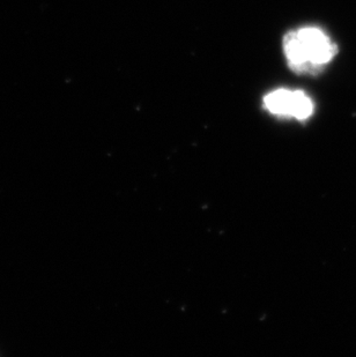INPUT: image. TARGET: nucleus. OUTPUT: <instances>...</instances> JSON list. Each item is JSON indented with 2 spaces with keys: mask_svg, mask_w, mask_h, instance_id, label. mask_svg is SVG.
Masks as SVG:
<instances>
[{
  "mask_svg": "<svg viewBox=\"0 0 356 357\" xmlns=\"http://www.w3.org/2000/svg\"><path fill=\"white\" fill-rule=\"evenodd\" d=\"M289 68L299 75H317L336 54V45L318 28H301L283 38Z\"/></svg>",
  "mask_w": 356,
  "mask_h": 357,
  "instance_id": "obj_1",
  "label": "nucleus"
},
{
  "mask_svg": "<svg viewBox=\"0 0 356 357\" xmlns=\"http://www.w3.org/2000/svg\"><path fill=\"white\" fill-rule=\"evenodd\" d=\"M262 103L264 108L272 115L297 121H306L313 116L315 110L313 100L304 91L285 88L269 93Z\"/></svg>",
  "mask_w": 356,
  "mask_h": 357,
  "instance_id": "obj_2",
  "label": "nucleus"
}]
</instances>
